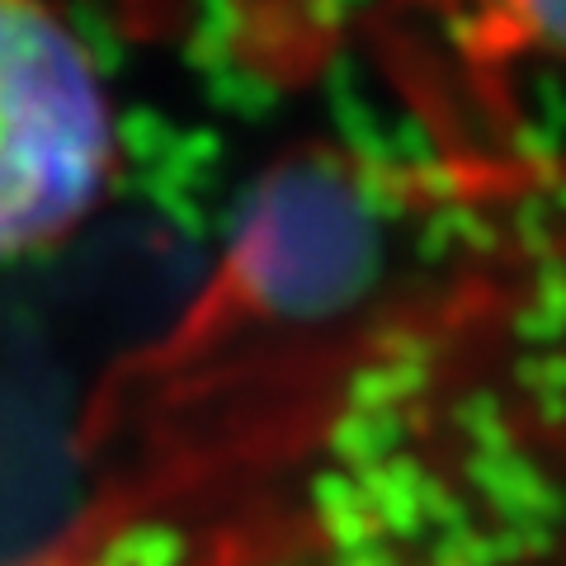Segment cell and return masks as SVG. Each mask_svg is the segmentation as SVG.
Returning <instances> with one entry per match:
<instances>
[{"instance_id": "cell-1", "label": "cell", "mask_w": 566, "mask_h": 566, "mask_svg": "<svg viewBox=\"0 0 566 566\" xmlns=\"http://www.w3.org/2000/svg\"><path fill=\"white\" fill-rule=\"evenodd\" d=\"M133 434L14 566H566V175L453 189Z\"/></svg>"}, {"instance_id": "cell-3", "label": "cell", "mask_w": 566, "mask_h": 566, "mask_svg": "<svg viewBox=\"0 0 566 566\" xmlns=\"http://www.w3.org/2000/svg\"><path fill=\"white\" fill-rule=\"evenodd\" d=\"M476 29H486V48L501 57H538L566 66V6H505L472 14Z\"/></svg>"}, {"instance_id": "cell-2", "label": "cell", "mask_w": 566, "mask_h": 566, "mask_svg": "<svg viewBox=\"0 0 566 566\" xmlns=\"http://www.w3.org/2000/svg\"><path fill=\"white\" fill-rule=\"evenodd\" d=\"M118 161V104L91 39L62 10L0 0V264L76 237Z\"/></svg>"}]
</instances>
